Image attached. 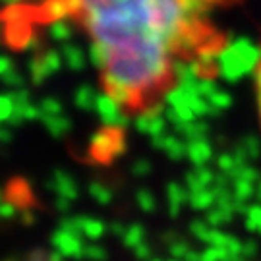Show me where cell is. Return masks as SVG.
Masks as SVG:
<instances>
[{"instance_id": "6da1fadb", "label": "cell", "mask_w": 261, "mask_h": 261, "mask_svg": "<svg viewBox=\"0 0 261 261\" xmlns=\"http://www.w3.org/2000/svg\"><path fill=\"white\" fill-rule=\"evenodd\" d=\"M236 0H50L93 48L105 95L128 116L155 112L186 66L205 64L224 47L217 10Z\"/></svg>"}, {"instance_id": "7a4b0ae2", "label": "cell", "mask_w": 261, "mask_h": 261, "mask_svg": "<svg viewBox=\"0 0 261 261\" xmlns=\"http://www.w3.org/2000/svg\"><path fill=\"white\" fill-rule=\"evenodd\" d=\"M253 82H255V103H257V114H259V124H261V55L257 58V64H255Z\"/></svg>"}]
</instances>
